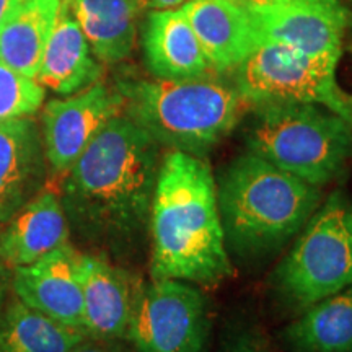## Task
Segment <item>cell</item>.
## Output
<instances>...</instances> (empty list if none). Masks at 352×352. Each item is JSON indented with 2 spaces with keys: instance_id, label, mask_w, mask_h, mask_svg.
<instances>
[{
  "instance_id": "1",
  "label": "cell",
  "mask_w": 352,
  "mask_h": 352,
  "mask_svg": "<svg viewBox=\"0 0 352 352\" xmlns=\"http://www.w3.org/2000/svg\"><path fill=\"white\" fill-rule=\"evenodd\" d=\"M160 145L129 120L114 116L70 166L60 202L80 240L129 253L151 227Z\"/></svg>"
},
{
  "instance_id": "2",
  "label": "cell",
  "mask_w": 352,
  "mask_h": 352,
  "mask_svg": "<svg viewBox=\"0 0 352 352\" xmlns=\"http://www.w3.org/2000/svg\"><path fill=\"white\" fill-rule=\"evenodd\" d=\"M152 279L215 285L232 276L217 182L202 157L166 151L153 192Z\"/></svg>"
},
{
  "instance_id": "3",
  "label": "cell",
  "mask_w": 352,
  "mask_h": 352,
  "mask_svg": "<svg viewBox=\"0 0 352 352\" xmlns=\"http://www.w3.org/2000/svg\"><path fill=\"white\" fill-rule=\"evenodd\" d=\"M217 202L228 248L258 258L302 232L320 208L321 188L248 151L219 176Z\"/></svg>"
},
{
  "instance_id": "4",
  "label": "cell",
  "mask_w": 352,
  "mask_h": 352,
  "mask_svg": "<svg viewBox=\"0 0 352 352\" xmlns=\"http://www.w3.org/2000/svg\"><path fill=\"white\" fill-rule=\"evenodd\" d=\"M122 113L160 147L204 158L239 124L248 101L212 77L195 80H122Z\"/></svg>"
},
{
  "instance_id": "5",
  "label": "cell",
  "mask_w": 352,
  "mask_h": 352,
  "mask_svg": "<svg viewBox=\"0 0 352 352\" xmlns=\"http://www.w3.org/2000/svg\"><path fill=\"white\" fill-rule=\"evenodd\" d=\"M248 151L303 182L323 188L344 175L352 157V124L310 103L254 104Z\"/></svg>"
},
{
  "instance_id": "6",
  "label": "cell",
  "mask_w": 352,
  "mask_h": 352,
  "mask_svg": "<svg viewBox=\"0 0 352 352\" xmlns=\"http://www.w3.org/2000/svg\"><path fill=\"white\" fill-rule=\"evenodd\" d=\"M285 300L305 310L352 284V199L334 191L320 204L274 272Z\"/></svg>"
},
{
  "instance_id": "7",
  "label": "cell",
  "mask_w": 352,
  "mask_h": 352,
  "mask_svg": "<svg viewBox=\"0 0 352 352\" xmlns=\"http://www.w3.org/2000/svg\"><path fill=\"white\" fill-rule=\"evenodd\" d=\"M338 63L267 41L235 69V88L250 107L277 101L318 104L352 124V95L338 85Z\"/></svg>"
},
{
  "instance_id": "8",
  "label": "cell",
  "mask_w": 352,
  "mask_h": 352,
  "mask_svg": "<svg viewBox=\"0 0 352 352\" xmlns=\"http://www.w3.org/2000/svg\"><path fill=\"white\" fill-rule=\"evenodd\" d=\"M126 338L135 352H206L208 300L195 284L152 279L139 289Z\"/></svg>"
},
{
  "instance_id": "9",
  "label": "cell",
  "mask_w": 352,
  "mask_h": 352,
  "mask_svg": "<svg viewBox=\"0 0 352 352\" xmlns=\"http://www.w3.org/2000/svg\"><path fill=\"white\" fill-rule=\"evenodd\" d=\"M248 10L263 43H280L310 56L341 59L351 20L342 0H271Z\"/></svg>"
},
{
  "instance_id": "10",
  "label": "cell",
  "mask_w": 352,
  "mask_h": 352,
  "mask_svg": "<svg viewBox=\"0 0 352 352\" xmlns=\"http://www.w3.org/2000/svg\"><path fill=\"white\" fill-rule=\"evenodd\" d=\"M122 109L124 98L120 90L100 82L50 101L43 113V144L51 168L67 173L96 134Z\"/></svg>"
},
{
  "instance_id": "11",
  "label": "cell",
  "mask_w": 352,
  "mask_h": 352,
  "mask_svg": "<svg viewBox=\"0 0 352 352\" xmlns=\"http://www.w3.org/2000/svg\"><path fill=\"white\" fill-rule=\"evenodd\" d=\"M78 261L80 253L65 243L38 261L13 267L15 297L47 318L82 329L83 289Z\"/></svg>"
},
{
  "instance_id": "12",
  "label": "cell",
  "mask_w": 352,
  "mask_h": 352,
  "mask_svg": "<svg viewBox=\"0 0 352 352\" xmlns=\"http://www.w3.org/2000/svg\"><path fill=\"white\" fill-rule=\"evenodd\" d=\"M182 10L214 72L235 70L263 44L252 12L233 0H188Z\"/></svg>"
},
{
  "instance_id": "13",
  "label": "cell",
  "mask_w": 352,
  "mask_h": 352,
  "mask_svg": "<svg viewBox=\"0 0 352 352\" xmlns=\"http://www.w3.org/2000/svg\"><path fill=\"white\" fill-rule=\"evenodd\" d=\"M145 65L160 80L212 77L214 69L182 7L152 10L142 28Z\"/></svg>"
},
{
  "instance_id": "14",
  "label": "cell",
  "mask_w": 352,
  "mask_h": 352,
  "mask_svg": "<svg viewBox=\"0 0 352 352\" xmlns=\"http://www.w3.org/2000/svg\"><path fill=\"white\" fill-rule=\"evenodd\" d=\"M85 336L98 341L126 338L139 289L131 276L103 258L80 254Z\"/></svg>"
},
{
  "instance_id": "15",
  "label": "cell",
  "mask_w": 352,
  "mask_h": 352,
  "mask_svg": "<svg viewBox=\"0 0 352 352\" xmlns=\"http://www.w3.org/2000/svg\"><path fill=\"white\" fill-rule=\"evenodd\" d=\"M44 162L43 135L34 120L0 124V226L41 192Z\"/></svg>"
},
{
  "instance_id": "16",
  "label": "cell",
  "mask_w": 352,
  "mask_h": 352,
  "mask_svg": "<svg viewBox=\"0 0 352 352\" xmlns=\"http://www.w3.org/2000/svg\"><path fill=\"white\" fill-rule=\"evenodd\" d=\"M0 259L8 267L32 264L69 243V222L60 197L41 191L3 223Z\"/></svg>"
},
{
  "instance_id": "17",
  "label": "cell",
  "mask_w": 352,
  "mask_h": 352,
  "mask_svg": "<svg viewBox=\"0 0 352 352\" xmlns=\"http://www.w3.org/2000/svg\"><path fill=\"white\" fill-rule=\"evenodd\" d=\"M103 69L91 54L85 34L63 0L54 28L47 38L36 80L57 95H74L100 80Z\"/></svg>"
},
{
  "instance_id": "18",
  "label": "cell",
  "mask_w": 352,
  "mask_h": 352,
  "mask_svg": "<svg viewBox=\"0 0 352 352\" xmlns=\"http://www.w3.org/2000/svg\"><path fill=\"white\" fill-rule=\"evenodd\" d=\"M91 52L104 64L124 60L134 50L139 0H67Z\"/></svg>"
},
{
  "instance_id": "19",
  "label": "cell",
  "mask_w": 352,
  "mask_h": 352,
  "mask_svg": "<svg viewBox=\"0 0 352 352\" xmlns=\"http://www.w3.org/2000/svg\"><path fill=\"white\" fill-rule=\"evenodd\" d=\"M60 3L63 0H20L0 25V60L26 77L36 78Z\"/></svg>"
},
{
  "instance_id": "20",
  "label": "cell",
  "mask_w": 352,
  "mask_h": 352,
  "mask_svg": "<svg viewBox=\"0 0 352 352\" xmlns=\"http://www.w3.org/2000/svg\"><path fill=\"white\" fill-rule=\"evenodd\" d=\"M284 341L294 352H352V284L305 308Z\"/></svg>"
},
{
  "instance_id": "21",
  "label": "cell",
  "mask_w": 352,
  "mask_h": 352,
  "mask_svg": "<svg viewBox=\"0 0 352 352\" xmlns=\"http://www.w3.org/2000/svg\"><path fill=\"white\" fill-rule=\"evenodd\" d=\"M85 338L82 329L47 318L19 298L8 302L0 320V352H69Z\"/></svg>"
},
{
  "instance_id": "22",
  "label": "cell",
  "mask_w": 352,
  "mask_h": 352,
  "mask_svg": "<svg viewBox=\"0 0 352 352\" xmlns=\"http://www.w3.org/2000/svg\"><path fill=\"white\" fill-rule=\"evenodd\" d=\"M44 87L0 60V124L33 116L44 101Z\"/></svg>"
},
{
  "instance_id": "23",
  "label": "cell",
  "mask_w": 352,
  "mask_h": 352,
  "mask_svg": "<svg viewBox=\"0 0 352 352\" xmlns=\"http://www.w3.org/2000/svg\"><path fill=\"white\" fill-rule=\"evenodd\" d=\"M10 289L12 272L8 270L7 264L0 259V320H2L3 311H6L8 302H10Z\"/></svg>"
},
{
  "instance_id": "24",
  "label": "cell",
  "mask_w": 352,
  "mask_h": 352,
  "mask_svg": "<svg viewBox=\"0 0 352 352\" xmlns=\"http://www.w3.org/2000/svg\"><path fill=\"white\" fill-rule=\"evenodd\" d=\"M142 10H170V8H178L188 0H139Z\"/></svg>"
},
{
  "instance_id": "25",
  "label": "cell",
  "mask_w": 352,
  "mask_h": 352,
  "mask_svg": "<svg viewBox=\"0 0 352 352\" xmlns=\"http://www.w3.org/2000/svg\"><path fill=\"white\" fill-rule=\"evenodd\" d=\"M20 0H0V25L10 16V13L15 10Z\"/></svg>"
},
{
  "instance_id": "26",
  "label": "cell",
  "mask_w": 352,
  "mask_h": 352,
  "mask_svg": "<svg viewBox=\"0 0 352 352\" xmlns=\"http://www.w3.org/2000/svg\"><path fill=\"white\" fill-rule=\"evenodd\" d=\"M69 352H113V351L104 349V347H101V346L88 344V342L82 341L80 344H77L76 347H74V349H70Z\"/></svg>"
},
{
  "instance_id": "27",
  "label": "cell",
  "mask_w": 352,
  "mask_h": 352,
  "mask_svg": "<svg viewBox=\"0 0 352 352\" xmlns=\"http://www.w3.org/2000/svg\"><path fill=\"white\" fill-rule=\"evenodd\" d=\"M227 352H267V351L259 349V347L248 344V342H239V344L230 347Z\"/></svg>"
},
{
  "instance_id": "28",
  "label": "cell",
  "mask_w": 352,
  "mask_h": 352,
  "mask_svg": "<svg viewBox=\"0 0 352 352\" xmlns=\"http://www.w3.org/2000/svg\"><path fill=\"white\" fill-rule=\"evenodd\" d=\"M233 2L240 3V6H243L246 8H253V7L264 6V3H270L271 0H233Z\"/></svg>"
},
{
  "instance_id": "29",
  "label": "cell",
  "mask_w": 352,
  "mask_h": 352,
  "mask_svg": "<svg viewBox=\"0 0 352 352\" xmlns=\"http://www.w3.org/2000/svg\"><path fill=\"white\" fill-rule=\"evenodd\" d=\"M347 28H351V33H349V51L352 52V19L349 20V26Z\"/></svg>"
}]
</instances>
